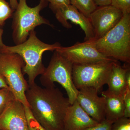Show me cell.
<instances>
[{
    "instance_id": "cell-16",
    "label": "cell",
    "mask_w": 130,
    "mask_h": 130,
    "mask_svg": "<svg viewBox=\"0 0 130 130\" xmlns=\"http://www.w3.org/2000/svg\"><path fill=\"white\" fill-rule=\"evenodd\" d=\"M70 1L71 5L88 18L97 7L94 0H70Z\"/></svg>"
},
{
    "instance_id": "cell-2",
    "label": "cell",
    "mask_w": 130,
    "mask_h": 130,
    "mask_svg": "<svg viewBox=\"0 0 130 130\" xmlns=\"http://www.w3.org/2000/svg\"><path fill=\"white\" fill-rule=\"evenodd\" d=\"M28 40L16 46L4 44L0 52L18 54L23 58L25 64L23 72L28 75V84L31 85L35 83L38 76L42 74L46 68L42 61L43 53L55 51L61 46L59 43L48 44L43 42L38 38L34 30L30 32Z\"/></svg>"
},
{
    "instance_id": "cell-19",
    "label": "cell",
    "mask_w": 130,
    "mask_h": 130,
    "mask_svg": "<svg viewBox=\"0 0 130 130\" xmlns=\"http://www.w3.org/2000/svg\"><path fill=\"white\" fill-rule=\"evenodd\" d=\"M111 130H130V118L123 117L112 123Z\"/></svg>"
},
{
    "instance_id": "cell-29",
    "label": "cell",
    "mask_w": 130,
    "mask_h": 130,
    "mask_svg": "<svg viewBox=\"0 0 130 130\" xmlns=\"http://www.w3.org/2000/svg\"><path fill=\"white\" fill-rule=\"evenodd\" d=\"M3 32V30L0 28V49H1L2 46L4 45V44H3V43L2 40V36Z\"/></svg>"
},
{
    "instance_id": "cell-8",
    "label": "cell",
    "mask_w": 130,
    "mask_h": 130,
    "mask_svg": "<svg viewBox=\"0 0 130 130\" xmlns=\"http://www.w3.org/2000/svg\"><path fill=\"white\" fill-rule=\"evenodd\" d=\"M55 51L67 59L73 65L86 64L115 60L101 53L91 40L83 42H77L71 46H61Z\"/></svg>"
},
{
    "instance_id": "cell-23",
    "label": "cell",
    "mask_w": 130,
    "mask_h": 130,
    "mask_svg": "<svg viewBox=\"0 0 130 130\" xmlns=\"http://www.w3.org/2000/svg\"><path fill=\"white\" fill-rule=\"evenodd\" d=\"M124 117L130 118V90H128L124 95Z\"/></svg>"
},
{
    "instance_id": "cell-4",
    "label": "cell",
    "mask_w": 130,
    "mask_h": 130,
    "mask_svg": "<svg viewBox=\"0 0 130 130\" xmlns=\"http://www.w3.org/2000/svg\"><path fill=\"white\" fill-rule=\"evenodd\" d=\"M72 69V64L55 51L48 66L45 68L40 78V82L44 87L55 86V82L60 84L66 91L71 105L76 101L79 91L73 83Z\"/></svg>"
},
{
    "instance_id": "cell-21",
    "label": "cell",
    "mask_w": 130,
    "mask_h": 130,
    "mask_svg": "<svg viewBox=\"0 0 130 130\" xmlns=\"http://www.w3.org/2000/svg\"><path fill=\"white\" fill-rule=\"evenodd\" d=\"M111 5L121 11L123 14L130 13V0H111Z\"/></svg>"
},
{
    "instance_id": "cell-17",
    "label": "cell",
    "mask_w": 130,
    "mask_h": 130,
    "mask_svg": "<svg viewBox=\"0 0 130 130\" xmlns=\"http://www.w3.org/2000/svg\"><path fill=\"white\" fill-rule=\"evenodd\" d=\"M14 99V95L9 89H0V115Z\"/></svg>"
},
{
    "instance_id": "cell-20",
    "label": "cell",
    "mask_w": 130,
    "mask_h": 130,
    "mask_svg": "<svg viewBox=\"0 0 130 130\" xmlns=\"http://www.w3.org/2000/svg\"><path fill=\"white\" fill-rule=\"evenodd\" d=\"M26 113L29 130H46L34 118L29 107L25 106Z\"/></svg>"
},
{
    "instance_id": "cell-27",
    "label": "cell",
    "mask_w": 130,
    "mask_h": 130,
    "mask_svg": "<svg viewBox=\"0 0 130 130\" xmlns=\"http://www.w3.org/2000/svg\"><path fill=\"white\" fill-rule=\"evenodd\" d=\"M2 88L9 89V88L5 78L0 74V89Z\"/></svg>"
},
{
    "instance_id": "cell-28",
    "label": "cell",
    "mask_w": 130,
    "mask_h": 130,
    "mask_svg": "<svg viewBox=\"0 0 130 130\" xmlns=\"http://www.w3.org/2000/svg\"><path fill=\"white\" fill-rule=\"evenodd\" d=\"M10 5L13 10H16L18 4V0H9Z\"/></svg>"
},
{
    "instance_id": "cell-7",
    "label": "cell",
    "mask_w": 130,
    "mask_h": 130,
    "mask_svg": "<svg viewBox=\"0 0 130 130\" xmlns=\"http://www.w3.org/2000/svg\"><path fill=\"white\" fill-rule=\"evenodd\" d=\"M116 61L73 65L72 78L75 87L78 90L82 88L90 87L100 91L107 84Z\"/></svg>"
},
{
    "instance_id": "cell-25",
    "label": "cell",
    "mask_w": 130,
    "mask_h": 130,
    "mask_svg": "<svg viewBox=\"0 0 130 130\" xmlns=\"http://www.w3.org/2000/svg\"><path fill=\"white\" fill-rule=\"evenodd\" d=\"M94 1L97 7L111 5V0H94Z\"/></svg>"
},
{
    "instance_id": "cell-15",
    "label": "cell",
    "mask_w": 130,
    "mask_h": 130,
    "mask_svg": "<svg viewBox=\"0 0 130 130\" xmlns=\"http://www.w3.org/2000/svg\"><path fill=\"white\" fill-rule=\"evenodd\" d=\"M102 95L105 100V120L113 123L118 119L124 117V95L115 94L107 90L103 91Z\"/></svg>"
},
{
    "instance_id": "cell-24",
    "label": "cell",
    "mask_w": 130,
    "mask_h": 130,
    "mask_svg": "<svg viewBox=\"0 0 130 130\" xmlns=\"http://www.w3.org/2000/svg\"><path fill=\"white\" fill-rule=\"evenodd\" d=\"M112 123L105 120L97 125L89 127L85 130H111Z\"/></svg>"
},
{
    "instance_id": "cell-31",
    "label": "cell",
    "mask_w": 130,
    "mask_h": 130,
    "mask_svg": "<svg viewBox=\"0 0 130 130\" xmlns=\"http://www.w3.org/2000/svg\"></svg>"
},
{
    "instance_id": "cell-18",
    "label": "cell",
    "mask_w": 130,
    "mask_h": 130,
    "mask_svg": "<svg viewBox=\"0 0 130 130\" xmlns=\"http://www.w3.org/2000/svg\"><path fill=\"white\" fill-rule=\"evenodd\" d=\"M13 9L5 0H0V26H3L5 21L12 16Z\"/></svg>"
},
{
    "instance_id": "cell-6",
    "label": "cell",
    "mask_w": 130,
    "mask_h": 130,
    "mask_svg": "<svg viewBox=\"0 0 130 130\" xmlns=\"http://www.w3.org/2000/svg\"><path fill=\"white\" fill-rule=\"evenodd\" d=\"M13 21L12 37L16 44H21L27 39L30 32L38 26L46 24L52 26L48 20L40 15V12L48 2L41 0L34 7L27 5L26 0H19Z\"/></svg>"
},
{
    "instance_id": "cell-22",
    "label": "cell",
    "mask_w": 130,
    "mask_h": 130,
    "mask_svg": "<svg viewBox=\"0 0 130 130\" xmlns=\"http://www.w3.org/2000/svg\"><path fill=\"white\" fill-rule=\"evenodd\" d=\"M50 2V7L51 9L55 11L56 10L70 5V0H48Z\"/></svg>"
},
{
    "instance_id": "cell-12",
    "label": "cell",
    "mask_w": 130,
    "mask_h": 130,
    "mask_svg": "<svg viewBox=\"0 0 130 130\" xmlns=\"http://www.w3.org/2000/svg\"><path fill=\"white\" fill-rule=\"evenodd\" d=\"M54 12L58 21L63 26L67 29L72 28L70 20L73 23L78 25L85 34V41L93 40L94 38V30L89 18L81 13L72 5H67L59 8Z\"/></svg>"
},
{
    "instance_id": "cell-1",
    "label": "cell",
    "mask_w": 130,
    "mask_h": 130,
    "mask_svg": "<svg viewBox=\"0 0 130 130\" xmlns=\"http://www.w3.org/2000/svg\"><path fill=\"white\" fill-rule=\"evenodd\" d=\"M25 96L31 112L46 130H64V119L70 104L68 98L55 86L42 88L36 83Z\"/></svg>"
},
{
    "instance_id": "cell-13",
    "label": "cell",
    "mask_w": 130,
    "mask_h": 130,
    "mask_svg": "<svg viewBox=\"0 0 130 130\" xmlns=\"http://www.w3.org/2000/svg\"><path fill=\"white\" fill-rule=\"evenodd\" d=\"M98 124L89 116L76 100L67 111L64 119V130H85Z\"/></svg>"
},
{
    "instance_id": "cell-30",
    "label": "cell",
    "mask_w": 130,
    "mask_h": 130,
    "mask_svg": "<svg viewBox=\"0 0 130 130\" xmlns=\"http://www.w3.org/2000/svg\"><path fill=\"white\" fill-rule=\"evenodd\" d=\"M42 1H47L48 2V0H42Z\"/></svg>"
},
{
    "instance_id": "cell-5",
    "label": "cell",
    "mask_w": 130,
    "mask_h": 130,
    "mask_svg": "<svg viewBox=\"0 0 130 130\" xmlns=\"http://www.w3.org/2000/svg\"><path fill=\"white\" fill-rule=\"evenodd\" d=\"M24 64L23 58L18 54L0 52V74L15 99L29 107L25 96L29 84L23 72Z\"/></svg>"
},
{
    "instance_id": "cell-3",
    "label": "cell",
    "mask_w": 130,
    "mask_h": 130,
    "mask_svg": "<svg viewBox=\"0 0 130 130\" xmlns=\"http://www.w3.org/2000/svg\"><path fill=\"white\" fill-rule=\"evenodd\" d=\"M96 48L108 58L130 63V13L102 37L90 40Z\"/></svg>"
},
{
    "instance_id": "cell-14",
    "label": "cell",
    "mask_w": 130,
    "mask_h": 130,
    "mask_svg": "<svg viewBox=\"0 0 130 130\" xmlns=\"http://www.w3.org/2000/svg\"><path fill=\"white\" fill-rule=\"evenodd\" d=\"M125 63L124 66H122L118 61H115L107 83V90L117 95L123 96L128 90L125 74L128 68L130 67V63Z\"/></svg>"
},
{
    "instance_id": "cell-11",
    "label": "cell",
    "mask_w": 130,
    "mask_h": 130,
    "mask_svg": "<svg viewBox=\"0 0 130 130\" xmlns=\"http://www.w3.org/2000/svg\"><path fill=\"white\" fill-rule=\"evenodd\" d=\"M0 130H29L25 106L14 99L0 115Z\"/></svg>"
},
{
    "instance_id": "cell-10",
    "label": "cell",
    "mask_w": 130,
    "mask_h": 130,
    "mask_svg": "<svg viewBox=\"0 0 130 130\" xmlns=\"http://www.w3.org/2000/svg\"><path fill=\"white\" fill-rule=\"evenodd\" d=\"M78 90L76 100L83 109L98 123L105 120L104 98L99 96L98 91L94 88L85 87Z\"/></svg>"
},
{
    "instance_id": "cell-9",
    "label": "cell",
    "mask_w": 130,
    "mask_h": 130,
    "mask_svg": "<svg viewBox=\"0 0 130 130\" xmlns=\"http://www.w3.org/2000/svg\"><path fill=\"white\" fill-rule=\"evenodd\" d=\"M123 16L121 11L111 5L97 7L89 17L94 34V39L106 35L118 23Z\"/></svg>"
},
{
    "instance_id": "cell-26",
    "label": "cell",
    "mask_w": 130,
    "mask_h": 130,
    "mask_svg": "<svg viewBox=\"0 0 130 130\" xmlns=\"http://www.w3.org/2000/svg\"><path fill=\"white\" fill-rule=\"evenodd\" d=\"M126 82L128 90H130V68H128L125 74Z\"/></svg>"
}]
</instances>
